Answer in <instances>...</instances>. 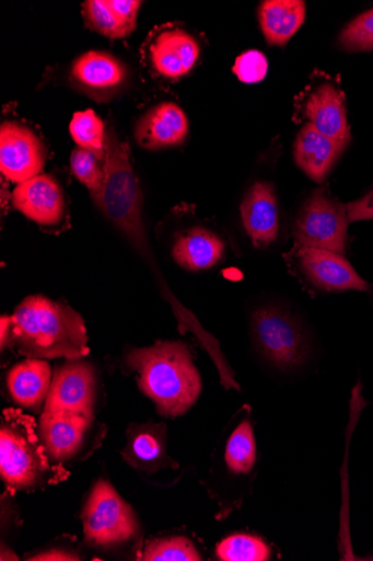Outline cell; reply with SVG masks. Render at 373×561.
Here are the masks:
<instances>
[{
	"instance_id": "cell-1",
	"label": "cell",
	"mask_w": 373,
	"mask_h": 561,
	"mask_svg": "<svg viewBox=\"0 0 373 561\" xmlns=\"http://www.w3.org/2000/svg\"><path fill=\"white\" fill-rule=\"evenodd\" d=\"M126 365L137 375L140 390L164 417L186 414L202 390L193 354L183 342H158L149 347L131 348Z\"/></svg>"
},
{
	"instance_id": "cell-2",
	"label": "cell",
	"mask_w": 373,
	"mask_h": 561,
	"mask_svg": "<svg viewBox=\"0 0 373 561\" xmlns=\"http://www.w3.org/2000/svg\"><path fill=\"white\" fill-rule=\"evenodd\" d=\"M8 345L31 359H77L89 353L82 318L44 296L27 297L18 306Z\"/></svg>"
},
{
	"instance_id": "cell-3",
	"label": "cell",
	"mask_w": 373,
	"mask_h": 561,
	"mask_svg": "<svg viewBox=\"0 0 373 561\" xmlns=\"http://www.w3.org/2000/svg\"><path fill=\"white\" fill-rule=\"evenodd\" d=\"M0 476L10 491H34L58 484L70 476L53 466L35 421L19 410H5L0 426Z\"/></svg>"
},
{
	"instance_id": "cell-4",
	"label": "cell",
	"mask_w": 373,
	"mask_h": 561,
	"mask_svg": "<svg viewBox=\"0 0 373 561\" xmlns=\"http://www.w3.org/2000/svg\"><path fill=\"white\" fill-rule=\"evenodd\" d=\"M252 336L264 359L281 371L301 367L308 345L296 320L277 306H264L252 316Z\"/></svg>"
},
{
	"instance_id": "cell-5",
	"label": "cell",
	"mask_w": 373,
	"mask_h": 561,
	"mask_svg": "<svg viewBox=\"0 0 373 561\" xmlns=\"http://www.w3.org/2000/svg\"><path fill=\"white\" fill-rule=\"evenodd\" d=\"M349 224L347 204L317 188L296 215L292 234L299 245L345 254Z\"/></svg>"
},
{
	"instance_id": "cell-6",
	"label": "cell",
	"mask_w": 373,
	"mask_h": 561,
	"mask_svg": "<svg viewBox=\"0 0 373 561\" xmlns=\"http://www.w3.org/2000/svg\"><path fill=\"white\" fill-rule=\"evenodd\" d=\"M81 519L85 541L97 547H114L135 537L138 528L132 508L114 486L98 481L83 508Z\"/></svg>"
},
{
	"instance_id": "cell-7",
	"label": "cell",
	"mask_w": 373,
	"mask_h": 561,
	"mask_svg": "<svg viewBox=\"0 0 373 561\" xmlns=\"http://www.w3.org/2000/svg\"><path fill=\"white\" fill-rule=\"evenodd\" d=\"M94 419L68 412H43L37 434L53 466L79 460L82 453L95 448L100 439Z\"/></svg>"
},
{
	"instance_id": "cell-8",
	"label": "cell",
	"mask_w": 373,
	"mask_h": 561,
	"mask_svg": "<svg viewBox=\"0 0 373 561\" xmlns=\"http://www.w3.org/2000/svg\"><path fill=\"white\" fill-rule=\"evenodd\" d=\"M294 271L313 288L324 291L366 290L345 254L296 244L289 253Z\"/></svg>"
},
{
	"instance_id": "cell-9",
	"label": "cell",
	"mask_w": 373,
	"mask_h": 561,
	"mask_svg": "<svg viewBox=\"0 0 373 561\" xmlns=\"http://www.w3.org/2000/svg\"><path fill=\"white\" fill-rule=\"evenodd\" d=\"M95 393L93 367L82 358L68 359L53 373L43 412H68L94 419Z\"/></svg>"
},
{
	"instance_id": "cell-10",
	"label": "cell",
	"mask_w": 373,
	"mask_h": 561,
	"mask_svg": "<svg viewBox=\"0 0 373 561\" xmlns=\"http://www.w3.org/2000/svg\"><path fill=\"white\" fill-rule=\"evenodd\" d=\"M45 150L27 127L8 122L0 128V170L10 181L21 184L39 175Z\"/></svg>"
},
{
	"instance_id": "cell-11",
	"label": "cell",
	"mask_w": 373,
	"mask_h": 561,
	"mask_svg": "<svg viewBox=\"0 0 373 561\" xmlns=\"http://www.w3.org/2000/svg\"><path fill=\"white\" fill-rule=\"evenodd\" d=\"M12 201L18 211L42 226L58 225L66 211L63 191L49 175H37L18 184Z\"/></svg>"
},
{
	"instance_id": "cell-12",
	"label": "cell",
	"mask_w": 373,
	"mask_h": 561,
	"mask_svg": "<svg viewBox=\"0 0 373 561\" xmlns=\"http://www.w3.org/2000/svg\"><path fill=\"white\" fill-rule=\"evenodd\" d=\"M241 216L245 231L255 247L271 245L280 229V209L273 184L255 183L241 204Z\"/></svg>"
},
{
	"instance_id": "cell-13",
	"label": "cell",
	"mask_w": 373,
	"mask_h": 561,
	"mask_svg": "<svg viewBox=\"0 0 373 561\" xmlns=\"http://www.w3.org/2000/svg\"><path fill=\"white\" fill-rule=\"evenodd\" d=\"M199 56L200 45L197 39L179 28L160 33L150 46L153 69L168 79H178L188 75Z\"/></svg>"
},
{
	"instance_id": "cell-14",
	"label": "cell",
	"mask_w": 373,
	"mask_h": 561,
	"mask_svg": "<svg viewBox=\"0 0 373 561\" xmlns=\"http://www.w3.org/2000/svg\"><path fill=\"white\" fill-rule=\"evenodd\" d=\"M189 123L174 102H163L144 114L136 126V140L145 149L174 147L183 144Z\"/></svg>"
},
{
	"instance_id": "cell-15",
	"label": "cell",
	"mask_w": 373,
	"mask_h": 561,
	"mask_svg": "<svg viewBox=\"0 0 373 561\" xmlns=\"http://www.w3.org/2000/svg\"><path fill=\"white\" fill-rule=\"evenodd\" d=\"M346 147L347 145L325 136L307 124L296 137L294 160L312 181L323 183Z\"/></svg>"
},
{
	"instance_id": "cell-16",
	"label": "cell",
	"mask_w": 373,
	"mask_h": 561,
	"mask_svg": "<svg viewBox=\"0 0 373 561\" xmlns=\"http://www.w3.org/2000/svg\"><path fill=\"white\" fill-rule=\"evenodd\" d=\"M305 111L310 124L317 131L348 145L351 135L345 98L335 85L326 83L313 91Z\"/></svg>"
},
{
	"instance_id": "cell-17",
	"label": "cell",
	"mask_w": 373,
	"mask_h": 561,
	"mask_svg": "<svg viewBox=\"0 0 373 561\" xmlns=\"http://www.w3.org/2000/svg\"><path fill=\"white\" fill-rule=\"evenodd\" d=\"M224 252L225 243L219 234L198 227L179 236L173 247V259L182 268L199 272L217 266Z\"/></svg>"
},
{
	"instance_id": "cell-18",
	"label": "cell",
	"mask_w": 373,
	"mask_h": 561,
	"mask_svg": "<svg viewBox=\"0 0 373 561\" xmlns=\"http://www.w3.org/2000/svg\"><path fill=\"white\" fill-rule=\"evenodd\" d=\"M51 378L46 360L27 358L9 371L8 389L15 403L39 411L49 392Z\"/></svg>"
},
{
	"instance_id": "cell-19",
	"label": "cell",
	"mask_w": 373,
	"mask_h": 561,
	"mask_svg": "<svg viewBox=\"0 0 373 561\" xmlns=\"http://www.w3.org/2000/svg\"><path fill=\"white\" fill-rule=\"evenodd\" d=\"M123 455L131 467L148 473L165 467H178L166 454L165 428L162 431L159 426L131 427Z\"/></svg>"
},
{
	"instance_id": "cell-20",
	"label": "cell",
	"mask_w": 373,
	"mask_h": 561,
	"mask_svg": "<svg viewBox=\"0 0 373 561\" xmlns=\"http://www.w3.org/2000/svg\"><path fill=\"white\" fill-rule=\"evenodd\" d=\"M306 5L301 0H266L258 9V21L266 42L284 46L303 25Z\"/></svg>"
},
{
	"instance_id": "cell-21",
	"label": "cell",
	"mask_w": 373,
	"mask_h": 561,
	"mask_svg": "<svg viewBox=\"0 0 373 561\" xmlns=\"http://www.w3.org/2000/svg\"><path fill=\"white\" fill-rule=\"evenodd\" d=\"M72 76L84 87L109 90L125 81L127 71L116 57L101 50H90L74 61Z\"/></svg>"
},
{
	"instance_id": "cell-22",
	"label": "cell",
	"mask_w": 373,
	"mask_h": 561,
	"mask_svg": "<svg viewBox=\"0 0 373 561\" xmlns=\"http://www.w3.org/2000/svg\"><path fill=\"white\" fill-rule=\"evenodd\" d=\"M225 462L233 474H248L256 462V443L248 420L232 433L225 450Z\"/></svg>"
},
{
	"instance_id": "cell-23",
	"label": "cell",
	"mask_w": 373,
	"mask_h": 561,
	"mask_svg": "<svg viewBox=\"0 0 373 561\" xmlns=\"http://www.w3.org/2000/svg\"><path fill=\"white\" fill-rule=\"evenodd\" d=\"M73 140L81 148L105 159L106 133L103 121L92 111L75 113L70 124Z\"/></svg>"
},
{
	"instance_id": "cell-24",
	"label": "cell",
	"mask_w": 373,
	"mask_h": 561,
	"mask_svg": "<svg viewBox=\"0 0 373 561\" xmlns=\"http://www.w3.org/2000/svg\"><path fill=\"white\" fill-rule=\"evenodd\" d=\"M217 553L224 561H265L271 558V548L257 537L234 535L218 546Z\"/></svg>"
},
{
	"instance_id": "cell-25",
	"label": "cell",
	"mask_w": 373,
	"mask_h": 561,
	"mask_svg": "<svg viewBox=\"0 0 373 561\" xmlns=\"http://www.w3.org/2000/svg\"><path fill=\"white\" fill-rule=\"evenodd\" d=\"M86 26L112 39L124 38L130 34L105 0H89L83 4Z\"/></svg>"
},
{
	"instance_id": "cell-26",
	"label": "cell",
	"mask_w": 373,
	"mask_h": 561,
	"mask_svg": "<svg viewBox=\"0 0 373 561\" xmlns=\"http://www.w3.org/2000/svg\"><path fill=\"white\" fill-rule=\"evenodd\" d=\"M141 560L147 561H199L201 556L186 537H171L148 543Z\"/></svg>"
},
{
	"instance_id": "cell-27",
	"label": "cell",
	"mask_w": 373,
	"mask_h": 561,
	"mask_svg": "<svg viewBox=\"0 0 373 561\" xmlns=\"http://www.w3.org/2000/svg\"><path fill=\"white\" fill-rule=\"evenodd\" d=\"M104 160H101L94 152L81 147H78L72 152V172L74 176L88 187L91 196L100 193L104 185L106 178Z\"/></svg>"
},
{
	"instance_id": "cell-28",
	"label": "cell",
	"mask_w": 373,
	"mask_h": 561,
	"mask_svg": "<svg viewBox=\"0 0 373 561\" xmlns=\"http://www.w3.org/2000/svg\"><path fill=\"white\" fill-rule=\"evenodd\" d=\"M339 43L347 53H371L373 50V10L362 13L341 32Z\"/></svg>"
},
{
	"instance_id": "cell-29",
	"label": "cell",
	"mask_w": 373,
	"mask_h": 561,
	"mask_svg": "<svg viewBox=\"0 0 373 561\" xmlns=\"http://www.w3.org/2000/svg\"><path fill=\"white\" fill-rule=\"evenodd\" d=\"M269 71V61L259 53L250 49L241 55L233 67V72L244 83H257L265 79Z\"/></svg>"
},
{
	"instance_id": "cell-30",
	"label": "cell",
	"mask_w": 373,
	"mask_h": 561,
	"mask_svg": "<svg viewBox=\"0 0 373 561\" xmlns=\"http://www.w3.org/2000/svg\"><path fill=\"white\" fill-rule=\"evenodd\" d=\"M105 2L128 31L133 32L142 3L137 2V0H105Z\"/></svg>"
},
{
	"instance_id": "cell-31",
	"label": "cell",
	"mask_w": 373,
	"mask_h": 561,
	"mask_svg": "<svg viewBox=\"0 0 373 561\" xmlns=\"http://www.w3.org/2000/svg\"><path fill=\"white\" fill-rule=\"evenodd\" d=\"M350 222L373 220V188L361 198L347 204Z\"/></svg>"
},
{
	"instance_id": "cell-32",
	"label": "cell",
	"mask_w": 373,
	"mask_h": 561,
	"mask_svg": "<svg viewBox=\"0 0 373 561\" xmlns=\"http://www.w3.org/2000/svg\"><path fill=\"white\" fill-rule=\"evenodd\" d=\"M27 560H43V561H47V560H80V556H78L75 553L68 552L66 550L55 549V550H49L46 552L37 553Z\"/></svg>"
},
{
	"instance_id": "cell-33",
	"label": "cell",
	"mask_w": 373,
	"mask_h": 561,
	"mask_svg": "<svg viewBox=\"0 0 373 561\" xmlns=\"http://www.w3.org/2000/svg\"><path fill=\"white\" fill-rule=\"evenodd\" d=\"M370 560H373V558H372V559H370Z\"/></svg>"
}]
</instances>
